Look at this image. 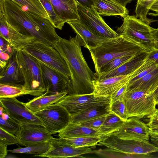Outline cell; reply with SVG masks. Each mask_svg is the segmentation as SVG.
<instances>
[{
    "mask_svg": "<svg viewBox=\"0 0 158 158\" xmlns=\"http://www.w3.org/2000/svg\"><path fill=\"white\" fill-rule=\"evenodd\" d=\"M50 149L46 153L36 156L49 158H63L78 157L82 155L94 152L88 147L75 148L52 137L49 141Z\"/></svg>",
    "mask_w": 158,
    "mask_h": 158,
    "instance_id": "obj_17",
    "label": "cell"
},
{
    "mask_svg": "<svg viewBox=\"0 0 158 158\" xmlns=\"http://www.w3.org/2000/svg\"><path fill=\"white\" fill-rule=\"evenodd\" d=\"M134 56H125L113 59L105 64L101 68L100 73L113 70L129 61Z\"/></svg>",
    "mask_w": 158,
    "mask_h": 158,
    "instance_id": "obj_37",
    "label": "cell"
},
{
    "mask_svg": "<svg viewBox=\"0 0 158 158\" xmlns=\"http://www.w3.org/2000/svg\"><path fill=\"white\" fill-rule=\"evenodd\" d=\"M94 152L100 156L106 157L146 158L147 157V155L144 154L126 153L109 148L100 149Z\"/></svg>",
    "mask_w": 158,
    "mask_h": 158,
    "instance_id": "obj_34",
    "label": "cell"
},
{
    "mask_svg": "<svg viewBox=\"0 0 158 158\" xmlns=\"http://www.w3.org/2000/svg\"><path fill=\"white\" fill-rule=\"evenodd\" d=\"M152 11H154L155 13H148V14L151 16H158V8L153 10Z\"/></svg>",
    "mask_w": 158,
    "mask_h": 158,
    "instance_id": "obj_54",
    "label": "cell"
},
{
    "mask_svg": "<svg viewBox=\"0 0 158 158\" xmlns=\"http://www.w3.org/2000/svg\"><path fill=\"white\" fill-rule=\"evenodd\" d=\"M44 93L30 89L23 85H14L0 84V98L16 97L26 95L37 97Z\"/></svg>",
    "mask_w": 158,
    "mask_h": 158,
    "instance_id": "obj_27",
    "label": "cell"
},
{
    "mask_svg": "<svg viewBox=\"0 0 158 158\" xmlns=\"http://www.w3.org/2000/svg\"><path fill=\"white\" fill-rule=\"evenodd\" d=\"M153 36L154 39L156 49H158V28H154Z\"/></svg>",
    "mask_w": 158,
    "mask_h": 158,
    "instance_id": "obj_50",
    "label": "cell"
},
{
    "mask_svg": "<svg viewBox=\"0 0 158 158\" xmlns=\"http://www.w3.org/2000/svg\"><path fill=\"white\" fill-rule=\"evenodd\" d=\"M123 18V23L117 30L119 35H123L148 52L155 49L153 36L154 28L135 16L127 15Z\"/></svg>",
    "mask_w": 158,
    "mask_h": 158,
    "instance_id": "obj_4",
    "label": "cell"
},
{
    "mask_svg": "<svg viewBox=\"0 0 158 158\" xmlns=\"http://www.w3.org/2000/svg\"><path fill=\"white\" fill-rule=\"evenodd\" d=\"M102 137L98 145L119 152L145 154L158 152V147L149 141L122 139L113 134Z\"/></svg>",
    "mask_w": 158,
    "mask_h": 158,
    "instance_id": "obj_8",
    "label": "cell"
},
{
    "mask_svg": "<svg viewBox=\"0 0 158 158\" xmlns=\"http://www.w3.org/2000/svg\"><path fill=\"white\" fill-rule=\"evenodd\" d=\"M7 145L0 141V158H6L7 155Z\"/></svg>",
    "mask_w": 158,
    "mask_h": 158,
    "instance_id": "obj_47",
    "label": "cell"
},
{
    "mask_svg": "<svg viewBox=\"0 0 158 158\" xmlns=\"http://www.w3.org/2000/svg\"><path fill=\"white\" fill-rule=\"evenodd\" d=\"M158 78V66L143 77L131 84H127V91L142 90L148 93L151 87Z\"/></svg>",
    "mask_w": 158,
    "mask_h": 158,
    "instance_id": "obj_28",
    "label": "cell"
},
{
    "mask_svg": "<svg viewBox=\"0 0 158 158\" xmlns=\"http://www.w3.org/2000/svg\"><path fill=\"white\" fill-rule=\"evenodd\" d=\"M47 11L50 21L55 28L61 30L65 22L58 17L49 0H40Z\"/></svg>",
    "mask_w": 158,
    "mask_h": 158,
    "instance_id": "obj_35",
    "label": "cell"
},
{
    "mask_svg": "<svg viewBox=\"0 0 158 158\" xmlns=\"http://www.w3.org/2000/svg\"><path fill=\"white\" fill-rule=\"evenodd\" d=\"M148 52L144 51L133 57L128 61L111 71L100 73L95 79H102L118 76L129 75L143 64Z\"/></svg>",
    "mask_w": 158,
    "mask_h": 158,
    "instance_id": "obj_21",
    "label": "cell"
},
{
    "mask_svg": "<svg viewBox=\"0 0 158 158\" xmlns=\"http://www.w3.org/2000/svg\"><path fill=\"white\" fill-rule=\"evenodd\" d=\"M77 35L67 40L59 36L54 48L65 60L70 73L68 94L82 95L94 93L95 73L89 68L82 54Z\"/></svg>",
    "mask_w": 158,
    "mask_h": 158,
    "instance_id": "obj_1",
    "label": "cell"
},
{
    "mask_svg": "<svg viewBox=\"0 0 158 158\" xmlns=\"http://www.w3.org/2000/svg\"><path fill=\"white\" fill-rule=\"evenodd\" d=\"M0 36V69L3 68L15 51L10 44Z\"/></svg>",
    "mask_w": 158,
    "mask_h": 158,
    "instance_id": "obj_36",
    "label": "cell"
},
{
    "mask_svg": "<svg viewBox=\"0 0 158 158\" xmlns=\"http://www.w3.org/2000/svg\"></svg>",
    "mask_w": 158,
    "mask_h": 158,
    "instance_id": "obj_55",
    "label": "cell"
},
{
    "mask_svg": "<svg viewBox=\"0 0 158 158\" xmlns=\"http://www.w3.org/2000/svg\"><path fill=\"white\" fill-rule=\"evenodd\" d=\"M93 7L100 15H118L123 17L129 13L126 7L114 0H94Z\"/></svg>",
    "mask_w": 158,
    "mask_h": 158,
    "instance_id": "obj_23",
    "label": "cell"
},
{
    "mask_svg": "<svg viewBox=\"0 0 158 158\" xmlns=\"http://www.w3.org/2000/svg\"><path fill=\"white\" fill-rule=\"evenodd\" d=\"M68 94L67 92L49 96H41L35 98L25 103L26 106L33 113L41 110L60 101Z\"/></svg>",
    "mask_w": 158,
    "mask_h": 158,
    "instance_id": "obj_25",
    "label": "cell"
},
{
    "mask_svg": "<svg viewBox=\"0 0 158 158\" xmlns=\"http://www.w3.org/2000/svg\"><path fill=\"white\" fill-rule=\"evenodd\" d=\"M156 0H137L135 9V16L150 25L156 20L148 19L147 15L148 12Z\"/></svg>",
    "mask_w": 158,
    "mask_h": 158,
    "instance_id": "obj_32",
    "label": "cell"
},
{
    "mask_svg": "<svg viewBox=\"0 0 158 158\" xmlns=\"http://www.w3.org/2000/svg\"><path fill=\"white\" fill-rule=\"evenodd\" d=\"M158 66L157 65L156 63H155L151 67L142 71L136 77L130 80L127 83V84H131L134 81L143 77V76L154 70Z\"/></svg>",
    "mask_w": 158,
    "mask_h": 158,
    "instance_id": "obj_43",
    "label": "cell"
},
{
    "mask_svg": "<svg viewBox=\"0 0 158 158\" xmlns=\"http://www.w3.org/2000/svg\"><path fill=\"white\" fill-rule=\"evenodd\" d=\"M106 116V115L94 118L79 124L98 131L104 122Z\"/></svg>",
    "mask_w": 158,
    "mask_h": 158,
    "instance_id": "obj_41",
    "label": "cell"
},
{
    "mask_svg": "<svg viewBox=\"0 0 158 158\" xmlns=\"http://www.w3.org/2000/svg\"><path fill=\"white\" fill-rule=\"evenodd\" d=\"M13 0L20 5L24 10L50 20L47 11L40 0Z\"/></svg>",
    "mask_w": 158,
    "mask_h": 158,
    "instance_id": "obj_31",
    "label": "cell"
},
{
    "mask_svg": "<svg viewBox=\"0 0 158 158\" xmlns=\"http://www.w3.org/2000/svg\"><path fill=\"white\" fill-rule=\"evenodd\" d=\"M23 49L39 61L70 78V72L65 60L54 48L35 40Z\"/></svg>",
    "mask_w": 158,
    "mask_h": 158,
    "instance_id": "obj_6",
    "label": "cell"
},
{
    "mask_svg": "<svg viewBox=\"0 0 158 158\" xmlns=\"http://www.w3.org/2000/svg\"><path fill=\"white\" fill-rule=\"evenodd\" d=\"M124 139L149 141V127L146 124L135 117L129 118L118 130L113 134Z\"/></svg>",
    "mask_w": 158,
    "mask_h": 158,
    "instance_id": "obj_16",
    "label": "cell"
},
{
    "mask_svg": "<svg viewBox=\"0 0 158 158\" xmlns=\"http://www.w3.org/2000/svg\"><path fill=\"white\" fill-rule=\"evenodd\" d=\"M0 141L8 145L18 143L16 136L0 128Z\"/></svg>",
    "mask_w": 158,
    "mask_h": 158,
    "instance_id": "obj_40",
    "label": "cell"
},
{
    "mask_svg": "<svg viewBox=\"0 0 158 158\" xmlns=\"http://www.w3.org/2000/svg\"><path fill=\"white\" fill-rule=\"evenodd\" d=\"M150 136L151 143L158 147V135L150 133Z\"/></svg>",
    "mask_w": 158,
    "mask_h": 158,
    "instance_id": "obj_49",
    "label": "cell"
},
{
    "mask_svg": "<svg viewBox=\"0 0 158 158\" xmlns=\"http://www.w3.org/2000/svg\"><path fill=\"white\" fill-rule=\"evenodd\" d=\"M146 61H153L158 66V49H155L148 52L145 60Z\"/></svg>",
    "mask_w": 158,
    "mask_h": 158,
    "instance_id": "obj_46",
    "label": "cell"
},
{
    "mask_svg": "<svg viewBox=\"0 0 158 158\" xmlns=\"http://www.w3.org/2000/svg\"><path fill=\"white\" fill-rule=\"evenodd\" d=\"M15 134L18 144L25 147L48 142L53 137L43 125L33 123L20 125Z\"/></svg>",
    "mask_w": 158,
    "mask_h": 158,
    "instance_id": "obj_13",
    "label": "cell"
},
{
    "mask_svg": "<svg viewBox=\"0 0 158 158\" xmlns=\"http://www.w3.org/2000/svg\"><path fill=\"white\" fill-rule=\"evenodd\" d=\"M124 121L116 114L110 111L106 115V119L98 130L102 137L111 135L118 130Z\"/></svg>",
    "mask_w": 158,
    "mask_h": 158,
    "instance_id": "obj_29",
    "label": "cell"
},
{
    "mask_svg": "<svg viewBox=\"0 0 158 158\" xmlns=\"http://www.w3.org/2000/svg\"><path fill=\"white\" fill-rule=\"evenodd\" d=\"M58 133V136L62 138L102 136L98 131L72 122Z\"/></svg>",
    "mask_w": 158,
    "mask_h": 158,
    "instance_id": "obj_24",
    "label": "cell"
},
{
    "mask_svg": "<svg viewBox=\"0 0 158 158\" xmlns=\"http://www.w3.org/2000/svg\"><path fill=\"white\" fill-rule=\"evenodd\" d=\"M60 141L73 147H93L97 145L102 137L101 136H86L69 138H57Z\"/></svg>",
    "mask_w": 158,
    "mask_h": 158,
    "instance_id": "obj_30",
    "label": "cell"
},
{
    "mask_svg": "<svg viewBox=\"0 0 158 158\" xmlns=\"http://www.w3.org/2000/svg\"><path fill=\"white\" fill-rule=\"evenodd\" d=\"M122 6L126 7L128 3H130L134 0H114Z\"/></svg>",
    "mask_w": 158,
    "mask_h": 158,
    "instance_id": "obj_51",
    "label": "cell"
},
{
    "mask_svg": "<svg viewBox=\"0 0 158 158\" xmlns=\"http://www.w3.org/2000/svg\"><path fill=\"white\" fill-rule=\"evenodd\" d=\"M16 57L23 85L31 90L45 92L46 89L39 61L23 49L17 51Z\"/></svg>",
    "mask_w": 158,
    "mask_h": 158,
    "instance_id": "obj_5",
    "label": "cell"
},
{
    "mask_svg": "<svg viewBox=\"0 0 158 158\" xmlns=\"http://www.w3.org/2000/svg\"><path fill=\"white\" fill-rule=\"evenodd\" d=\"M15 51L6 65L0 69V84L10 85H23V79L16 57Z\"/></svg>",
    "mask_w": 158,
    "mask_h": 158,
    "instance_id": "obj_19",
    "label": "cell"
},
{
    "mask_svg": "<svg viewBox=\"0 0 158 158\" xmlns=\"http://www.w3.org/2000/svg\"><path fill=\"white\" fill-rule=\"evenodd\" d=\"M147 118H148L147 124L149 127L158 126V109H156L153 114Z\"/></svg>",
    "mask_w": 158,
    "mask_h": 158,
    "instance_id": "obj_44",
    "label": "cell"
},
{
    "mask_svg": "<svg viewBox=\"0 0 158 158\" xmlns=\"http://www.w3.org/2000/svg\"><path fill=\"white\" fill-rule=\"evenodd\" d=\"M0 105L9 116L20 125L33 123L43 125L41 121L16 97L0 98Z\"/></svg>",
    "mask_w": 158,
    "mask_h": 158,
    "instance_id": "obj_12",
    "label": "cell"
},
{
    "mask_svg": "<svg viewBox=\"0 0 158 158\" xmlns=\"http://www.w3.org/2000/svg\"><path fill=\"white\" fill-rule=\"evenodd\" d=\"M93 61L95 78L101 68L115 58L125 56H135L145 49L123 35L104 42L95 47L88 48Z\"/></svg>",
    "mask_w": 158,
    "mask_h": 158,
    "instance_id": "obj_3",
    "label": "cell"
},
{
    "mask_svg": "<svg viewBox=\"0 0 158 158\" xmlns=\"http://www.w3.org/2000/svg\"><path fill=\"white\" fill-rule=\"evenodd\" d=\"M0 36L9 43L14 49L18 51L36 40L33 36L23 34L7 22L3 8L0 6Z\"/></svg>",
    "mask_w": 158,
    "mask_h": 158,
    "instance_id": "obj_15",
    "label": "cell"
},
{
    "mask_svg": "<svg viewBox=\"0 0 158 158\" xmlns=\"http://www.w3.org/2000/svg\"><path fill=\"white\" fill-rule=\"evenodd\" d=\"M34 114L52 135L62 131L72 121V116L66 109L57 103Z\"/></svg>",
    "mask_w": 158,
    "mask_h": 158,
    "instance_id": "obj_9",
    "label": "cell"
},
{
    "mask_svg": "<svg viewBox=\"0 0 158 158\" xmlns=\"http://www.w3.org/2000/svg\"><path fill=\"white\" fill-rule=\"evenodd\" d=\"M148 93L154 97L157 105H158V78L151 87Z\"/></svg>",
    "mask_w": 158,
    "mask_h": 158,
    "instance_id": "obj_45",
    "label": "cell"
},
{
    "mask_svg": "<svg viewBox=\"0 0 158 158\" xmlns=\"http://www.w3.org/2000/svg\"><path fill=\"white\" fill-rule=\"evenodd\" d=\"M110 104L97 105L72 116L71 122L78 124L106 115L110 112Z\"/></svg>",
    "mask_w": 158,
    "mask_h": 158,
    "instance_id": "obj_26",
    "label": "cell"
},
{
    "mask_svg": "<svg viewBox=\"0 0 158 158\" xmlns=\"http://www.w3.org/2000/svg\"><path fill=\"white\" fill-rule=\"evenodd\" d=\"M157 8H158V0H156V1L154 2L152 6L150 9V10L152 11L153 10Z\"/></svg>",
    "mask_w": 158,
    "mask_h": 158,
    "instance_id": "obj_53",
    "label": "cell"
},
{
    "mask_svg": "<svg viewBox=\"0 0 158 158\" xmlns=\"http://www.w3.org/2000/svg\"><path fill=\"white\" fill-rule=\"evenodd\" d=\"M58 17L65 23L79 20L75 0H49Z\"/></svg>",
    "mask_w": 158,
    "mask_h": 158,
    "instance_id": "obj_22",
    "label": "cell"
},
{
    "mask_svg": "<svg viewBox=\"0 0 158 158\" xmlns=\"http://www.w3.org/2000/svg\"><path fill=\"white\" fill-rule=\"evenodd\" d=\"M67 23L76 33L81 46L88 49L91 47H96L111 39L96 35L82 25L79 20L69 21Z\"/></svg>",
    "mask_w": 158,
    "mask_h": 158,
    "instance_id": "obj_20",
    "label": "cell"
},
{
    "mask_svg": "<svg viewBox=\"0 0 158 158\" xmlns=\"http://www.w3.org/2000/svg\"><path fill=\"white\" fill-rule=\"evenodd\" d=\"M110 103V96H97L93 93L87 94H68L56 103L64 107L72 117L94 106Z\"/></svg>",
    "mask_w": 158,
    "mask_h": 158,
    "instance_id": "obj_11",
    "label": "cell"
},
{
    "mask_svg": "<svg viewBox=\"0 0 158 158\" xmlns=\"http://www.w3.org/2000/svg\"><path fill=\"white\" fill-rule=\"evenodd\" d=\"M127 84L124 85L112 94L110 95L111 103L118 100L123 99L127 89Z\"/></svg>",
    "mask_w": 158,
    "mask_h": 158,
    "instance_id": "obj_42",
    "label": "cell"
},
{
    "mask_svg": "<svg viewBox=\"0 0 158 158\" xmlns=\"http://www.w3.org/2000/svg\"><path fill=\"white\" fill-rule=\"evenodd\" d=\"M110 111L120 118L124 121L128 118L127 108L123 100L110 103Z\"/></svg>",
    "mask_w": 158,
    "mask_h": 158,
    "instance_id": "obj_38",
    "label": "cell"
},
{
    "mask_svg": "<svg viewBox=\"0 0 158 158\" xmlns=\"http://www.w3.org/2000/svg\"><path fill=\"white\" fill-rule=\"evenodd\" d=\"M76 3L79 21L88 29L99 36L108 39H113L119 35L105 22L94 7L88 8L77 1Z\"/></svg>",
    "mask_w": 158,
    "mask_h": 158,
    "instance_id": "obj_10",
    "label": "cell"
},
{
    "mask_svg": "<svg viewBox=\"0 0 158 158\" xmlns=\"http://www.w3.org/2000/svg\"><path fill=\"white\" fill-rule=\"evenodd\" d=\"M39 62L46 89L43 95H51L64 92H67L68 94L70 85V78L46 64Z\"/></svg>",
    "mask_w": 158,
    "mask_h": 158,
    "instance_id": "obj_14",
    "label": "cell"
},
{
    "mask_svg": "<svg viewBox=\"0 0 158 158\" xmlns=\"http://www.w3.org/2000/svg\"><path fill=\"white\" fill-rule=\"evenodd\" d=\"M20 124L10 117L5 119L0 117V128L13 134H15L19 130Z\"/></svg>",
    "mask_w": 158,
    "mask_h": 158,
    "instance_id": "obj_39",
    "label": "cell"
},
{
    "mask_svg": "<svg viewBox=\"0 0 158 158\" xmlns=\"http://www.w3.org/2000/svg\"><path fill=\"white\" fill-rule=\"evenodd\" d=\"M150 133L158 135V126L149 127Z\"/></svg>",
    "mask_w": 158,
    "mask_h": 158,
    "instance_id": "obj_52",
    "label": "cell"
},
{
    "mask_svg": "<svg viewBox=\"0 0 158 158\" xmlns=\"http://www.w3.org/2000/svg\"><path fill=\"white\" fill-rule=\"evenodd\" d=\"M8 23L20 33L54 47L59 36L49 20L24 10L13 0H0Z\"/></svg>",
    "mask_w": 158,
    "mask_h": 158,
    "instance_id": "obj_2",
    "label": "cell"
},
{
    "mask_svg": "<svg viewBox=\"0 0 158 158\" xmlns=\"http://www.w3.org/2000/svg\"><path fill=\"white\" fill-rule=\"evenodd\" d=\"M81 5L88 8H93L94 0H75Z\"/></svg>",
    "mask_w": 158,
    "mask_h": 158,
    "instance_id": "obj_48",
    "label": "cell"
},
{
    "mask_svg": "<svg viewBox=\"0 0 158 158\" xmlns=\"http://www.w3.org/2000/svg\"><path fill=\"white\" fill-rule=\"evenodd\" d=\"M123 100L128 118L147 117L153 114L156 109L153 96L144 91H126Z\"/></svg>",
    "mask_w": 158,
    "mask_h": 158,
    "instance_id": "obj_7",
    "label": "cell"
},
{
    "mask_svg": "<svg viewBox=\"0 0 158 158\" xmlns=\"http://www.w3.org/2000/svg\"><path fill=\"white\" fill-rule=\"evenodd\" d=\"M51 145L49 141L24 148L20 147L16 149L8 150L12 153L34 154V156L44 154L50 149Z\"/></svg>",
    "mask_w": 158,
    "mask_h": 158,
    "instance_id": "obj_33",
    "label": "cell"
},
{
    "mask_svg": "<svg viewBox=\"0 0 158 158\" xmlns=\"http://www.w3.org/2000/svg\"><path fill=\"white\" fill-rule=\"evenodd\" d=\"M129 75L115 76L102 79H95L93 81L94 94L97 96H110L115 91L127 83Z\"/></svg>",
    "mask_w": 158,
    "mask_h": 158,
    "instance_id": "obj_18",
    "label": "cell"
}]
</instances>
